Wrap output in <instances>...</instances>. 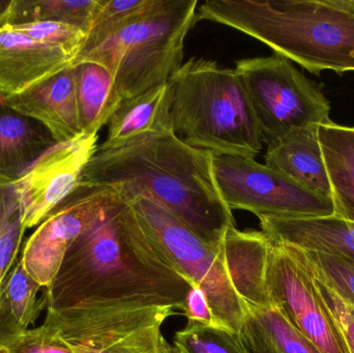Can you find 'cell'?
<instances>
[{
    "mask_svg": "<svg viewBox=\"0 0 354 353\" xmlns=\"http://www.w3.org/2000/svg\"><path fill=\"white\" fill-rule=\"evenodd\" d=\"M189 289L151 244L132 203L120 197L73 242L44 296L50 311L113 305L183 311Z\"/></svg>",
    "mask_w": 354,
    "mask_h": 353,
    "instance_id": "1",
    "label": "cell"
},
{
    "mask_svg": "<svg viewBox=\"0 0 354 353\" xmlns=\"http://www.w3.org/2000/svg\"><path fill=\"white\" fill-rule=\"evenodd\" d=\"M212 155L174 132L153 133L118 149H97L80 182L110 187L126 200L147 197L222 252L234 219L216 184Z\"/></svg>",
    "mask_w": 354,
    "mask_h": 353,
    "instance_id": "2",
    "label": "cell"
},
{
    "mask_svg": "<svg viewBox=\"0 0 354 353\" xmlns=\"http://www.w3.org/2000/svg\"><path fill=\"white\" fill-rule=\"evenodd\" d=\"M226 25L312 74L354 70V0H207L196 23Z\"/></svg>",
    "mask_w": 354,
    "mask_h": 353,
    "instance_id": "3",
    "label": "cell"
},
{
    "mask_svg": "<svg viewBox=\"0 0 354 353\" xmlns=\"http://www.w3.org/2000/svg\"><path fill=\"white\" fill-rule=\"evenodd\" d=\"M167 85L172 131L183 142L222 155L255 159L261 153V133L235 68L191 58Z\"/></svg>",
    "mask_w": 354,
    "mask_h": 353,
    "instance_id": "4",
    "label": "cell"
},
{
    "mask_svg": "<svg viewBox=\"0 0 354 353\" xmlns=\"http://www.w3.org/2000/svg\"><path fill=\"white\" fill-rule=\"evenodd\" d=\"M197 0H157L143 16L103 41L82 47L73 66L107 68L122 102L167 84L183 64L185 39L196 23Z\"/></svg>",
    "mask_w": 354,
    "mask_h": 353,
    "instance_id": "5",
    "label": "cell"
},
{
    "mask_svg": "<svg viewBox=\"0 0 354 353\" xmlns=\"http://www.w3.org/2000/svg\"><path fill=\"white\" fill-rule=\"evenodd\" d=\"M153 246L191 287L205 294L216 327L241 335L248 309L235 289L225 252H218L183 222L145 196L129 199Z\"/></svg>",
    "mask_w": 354,
    "mask_h": 353,
    "instance_id": "6",
    "label": "cell"
},
{
    "mask_svg": "<svg viewBox=\"0 0 354 353\" xmlns=\"http://www.w3.org/2000/svg\"><path fill=\"white\" fill-rule=\"evenodd\" d=\"M235 64L266 144L295 131L332 122L330 102L290 60L274 54Z\"/></svg>",
    "mask_w": 354,
    "mask_h": 353,
    "instance_id": "7",
    "label": "cell"
},
{
    "mask_svg": "<svg viewBox=\"0 0 354 353\" xmlns=\"http://www.w3.org/2000/svg\"><path fill=\"white\" fill-rule=\"evenodd\" d=\"M174 310L140 305L47 310L44 323L73 353H176L162 333Z\"/></svg>",
    "mask_w": 354,
    "mask_h": 353,
    "instance_id": "8",
    "label": "cell"
},
{
    "mask_svg": "<svg viewBox=\"0 0 354 353\" xmlns=\"http://www.w3.org/2000/svg\"><path fill=\"white\" fill-rule=\"evenodd\" d=\"M212 167L218 190L231 211L285 219L335 216L332 199L303 188L254 158L214 153Z\"/></svg>",
    "mask_w": 354,
    "mask_h": 353,
    "instance_id": "9",
    "label": "cell"
},
{
    "mask_svg": "<svg viewBox=\"0 0 354 353\" xmlns=\"http://www.w3.org/2000/svg\"><path fill=\"white\" fill-rule=\"evenodd\" d=\"M266 283L274 306L318 352L351 353L309 269L287 247L272 240Z\"/></svg>",
    "mask_w": 354,
    "mask_h": 353,
    "instance_id": "10",
    "label": "cell"
},
{
    "mask_svg": "<svg viewBox=\"0 0 354 353\" xmlns=\"http://www.w3.org/2000/svg\"><path fill=\"white\" fill-rule=\"evenodd\" d=\"M108 186L80 182L28 238L21 263L41 287H49L73 242L120 198Z\"/></svg>",
    "mask_w": 354,
    "mask_h": 353,
    "instance_id": "11",
    "label": "cell"
},
{
    "mask_svg": "<svg viewBox=\"0 0 354 353\" xmlns=\"http://www.w3.org/2000/svg\"><path fill=\"white\" fill-rule=\"evenodd\" d=\"M99 135L81 137L48 151L28 173L15 182L25 229L39 225L80 184L97 153Z\"/></svg>",
    "mask_w": 354,
    "mask_h": 353,
    "instance_id": "12",
    "label": "cell"
},
{
    "mask_svg": "<svg viewBox=\"0 0 354 353\" xmlns=\"http://www.w3.org/2000/svg\"><path fill=\"white\" fill-rule=\"evenodd\" d=\"M6 102L12 109L43 124L58 144L84 137L79 122L76 79L73 66L23 93L8 95Z\"/></svg>",
    "mask_w": 354,
    "mask_h": 353,
    "instance_id": "13",
    "label": "cell"
},
{
    "mask_svg": "<svg viewBox=\"0 0 354 353\" xmlns=\"http://www.w3.org/2000/svg\"><path fill=\"white\" fill-rule=\"evenodd\" d=\"M68 52L35 41L10 25L0 26V93H23L56 73L73 66Z\"/></svg>",
    "mask_w": 354,
    "mask_h": 353,
    "instance_id": "14",
    "label": "cell"
},
{
    "mask_svg": "<svg viewBox=\"0 0 354 353\" xmlns=\"http://www.w3.org/2000/svg\"><path fill=\"white\" fill-rule=\"evenodd\" d=\"M262 232L272 242L354 263V223L336 216L309 219L260 217Z\"/></svg>",
    "mask_w": 354,
    "mask_h": 353,
    "instance_id": "15",
    "label": "cell"
},
{
    "mask_svg": "<svg viewBox=\"0 0 354 353\" xmlns=\"http://www.w3.org/2000/svg\"><path fill=\"white\" fill-rule=\"evenodd\" d=\"M57 144L43 124L12 109L0 93V182H18Z\"/></svg>",
    "mask_w": 354,
    "mask_h": 353,
    "instance_id": "16",
    "label": "cell"
},
{
    "mask_svg": "<svg viewBox=\"0 0 354 353\" xmlns=\"http://www.w3.org/2000/svg\"><path fill=\"white\" fill-rule=\"evenodd\" d=\"M272 240L260 231L227 230L224 252L235 289L247 306L274 305L266 283V269Z\"/></svg>",
    "mask_w": 354,
    "mask_h": 353,
    "instance_id": "17",
    "label": "cell"
},
{
    "mask_svg": "<svg viewBox=\"0 0 354 353\" xmlns=\"http://www.w3.org/2000/svg\"><path fill=\"white\" fill-rule=\"evenodd\" d=\"M266 165L320 196L332 199L318 128L295 131L268 145Z\"/></svg>",
    "mask_w": 354,
    "mask_h": 353,
    "instance_id": "18",
    "label": "cell"
},
{
    "mask_svg": "<svg viewBox=\"0 0 354 353\" xmlns=\"http://www.w3.org/2000/svg\"><path fill=\"white\" fill-rule=\"evenodd\" d=\"M169 107L167 84L122 102L108 122L107 138L97 151L118 149L153 133L174 132Z\"/></svg>",
    "mask_w": 354,
    "mask_h": 353,
    "instance_id": "19",
    "label": "cell"
},
{
    "mask_svg": "<svg viewBox=\"0 0 354 353\" xmlns=\"http://www.w3.org/2000/svg\"><path fill=\"white\" fill-rule=\"evenodd\" d=\"M332 189L335 216L354 223V128L330 122L318 126Z\"/></svg>",
    "mask_w": 354,
    "mask_h": 353,
    "instance_id": "20",
    "label": "cell"
},
{
    "mask_svg": "<svg viewBox=\"0 0 354 353\" xmlns=\"http://www.w3.org/2000/svg\"><path fill=\"white\" fill-rule=\"evenodd\" d=\"M73 66L81 130L84 136L99 135L122 104L115 81L107 68L95 62Z\"/></svg>",
    "mask_w": 354,
    "mask_h": 353,
    "instance_id": "21",
    "label": "cell"
},
{
    "mask_svg": "<svg viewBox=\"0 0 354 353\" xmlns=\"http://www.w3.org/2000/svg\"><path fill=\"white\" fill-rule=\"evenodd\" d=\"M41 288L18 260L0 286V345L26 333L47 307Z\"/></svg>",
    "mask_w": 354,
    "mask_h": 353,
    "instance_id": "22",
    "label": "cell"
},
{
    "mask_svg": "<svg viewBox=\"0 0 354 353\" xmlns=\"http://www.w3.org/2000/svg\"><path fill=\"white\" fill-rule=\"evenodd\" d=\"M241 337L250 353H320L278 307L248 306Z\"/></svg>",
    "mask_w": 354,
    "mask_h": 353,
    "instance_id": "23",
    "label": "cell"
},
{
    "mask_svg": "<svg viewBox=\"0 0 354 353\" xmlns=\"http://www.w3.org/2000/svg\"><path fill=\"white\" fill-rule=\"evenodd\" d=\"M97 4L99 0H12L8 24L50 21L73 25L86 33Z\"/></svg>",
    "mask_w": 354,
    "mask_h": 353,
    "instance_id": "24",
    "label": "cell"
},
{
    "mask_svg": "<svg viewBox=\"0 0 354 353\" xmlns=\"http://www.w3.org/2000/svg\"><path fill=\"white\" fill-rule=\"evenodd\" d=\"M172 347L176 353H250L239 334L189 321L176 332Z\"/></svg>",
    "mask_w": 354,
    "mask_h": 353,
    "instance_id": "25",
    "label": "cell"
},
{
    "mask_svg": "<svg viewBox=\"0 0 354 353\" xmlns=\"http://www.w3.org/2000/svg\"><path fill=\"white\" fill-rule=\"evenodd\" d=\"M156 2L157 0H99L82 47L95 45L113 35L149 12Z\"/></svg>",
    "mask_w": 354,
    "mask_h": 353,
    "instance_id": "26",
    "label": "cell"
},
{
    "mask_svg": "<svg viewBox=\"0 0 354 353\" xmlns=\"http://www.w3.org/2000/svg\"><path fill=\"white\" fill-rule=\"evenodd\" d=\"M278 244V242H277ZM285 246V245H283ZM308 267L312 275L322 280L354 306V263L340 257L308 252L285 246Z\"/></svg>",
    "mask_w": 354,
    "mask_h": 353,
    "instance_id": "27",
    "label": "cell"
},
{
    "mask_svg": "<svg viewBox=\"0 0 354 353\" xmlns=\"http://www.w3.org/2000/svg\"><path fill=\"white\" fill-rule=\"evenodd\" d=\"M10 26L35 41L68 52V54L74 56V59L80 51L86 37V33L82 29L66 23L43 21V22L10 25Z\"/></svg>",
    "mask_w": 354,
    "mask_h": 353,
    "instance_id": "28",
    "label": "cell"
},
{
    "mask_svg": "<svg viewBox=\"0 0 354 353\" xmlns=\"http://www.w3.org/2000/svg\"><path fill=\"white\" fill-rule=\"evenodd\" d=\"M0 353H73L68 346L43 323L37 329L0 345Z\"/></svg>",
    "mask_w": 354,
    "mask_h": 353,
    "instance_id": "29",
    "label": "cell"
},
{
    "mask_svg": "<svg viewBox=\"0 0 354 353\" xmlns=\"http://www.w3.org/2000/svg\"><path fill=\"white\" fill-rule=\"evenodd\" d=\"M312 277L314 278L318 292L332 314L337 327H339V331H340L349 352L354 353V306L353 303L341 296L326 282L318 279L315 276L312 275Z\"/></svg>",
    "mask_w": 354,
    "mask_h": 353,
    "instance_id": "30",
    "label": "cell"
},
{
    "mask_svg": "<svg viewBox=\"0 0 354 353\" xmlns=\"http://www.w3.org/2000/svg\"><path fill=\"white\" fill-rule=\"evenodd\" d=\"M25 230L19 205L18 209L10 216L0 236V286L16 261Z\"/></svg>",
    "mask_w": 354,
    "mask_h": 353,
    "instance_id": "31",
    "label": "cell"
},
{
    "mask_svg": "<svg viewBox=\"0 0 354 353\" xmlns=\"http://www.w3.org/2000/svg\"><path fill=\"white\" fill-rule=\"evenodd\" d=\"M183 312L187 321H198L216 327L212 311L208 306L207 298L197 286L191 287L187 292Z\"/></svg>",
    "mask_w": 354,
    "mask_h": 353,
    "instance_id": "32",
    "label": "cell"
},
{
    "mask_svg": "<svg viewBox=\"0 0 354 353\" xmlns=\"http://www.w3.org/2000/svg\"><path fill=\"white\" fill-rule=\"evenodd\" d=\"M12 0L0 1V26L8 24V15H10V6Z\"/></svg>",
    "mask_w": 354,
    "mask_h": 353,
    "instance_id": "33",
    "label": "cell"
}]
</instances>
